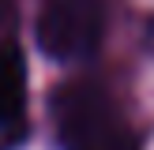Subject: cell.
<instances>
[{
	"mask_svg": "<svg viewBox=\"0 0 154 150\" xmlns=\"http://www.w3.org/2000/svg\"><path fill=\"white\" fill-rule=\"evenodd\" d=\"M53 124L60 150H143L117 98L90 79H68L53 90Z\"/></svg>",
	"mask_w": 154,
	"mask_h": 150,
	"instance_id": "6da1fadb",
	"label": "cell"
},
{
	"mask_svg": "<svg viewBox=\"0 0 154 150\" xmlns=\"http://www.w3.org/2000/svg\"><path fill=\"white\" fill-rule=\"evenodd\" d=\"M105 38V0H42L38 45L53 60H87Z\"/></svg>",
	"mask_w": 154,
	"mask_h": 150,
	"instance_id": "7a4b0ae2",
	"label": "cell"
},
{
	"mask_svg": "<svg viewBox=\"0 0 154 150\" xmlns=\"http://www.w3.org/2000/svg\"><path fill=\"white\" fill-rule=\"evenodd\" d=\"M23 116H26V60L15 41H4L0 45V150L23 142V128H26Z\"/></svg>",
	"mask_w": 154,
	"mask_h": 150,
	"instance_id": "3957f363",
	"label": "cell"
},
{
	"mask_svg": "<svg viewBox=\"0 0 154 150\" xmlns=\"http://www.w3.org/2000/svg\"><path fill=\"white\" fill-rule=\"evenodd\" d=\"M8 19V0H0V22Z\"/></svg>",
	"mask_w": 154,
	"mask_h": 150,
	"instance_id": "277c9868",
	"label": "cell"
}]
</instances>
